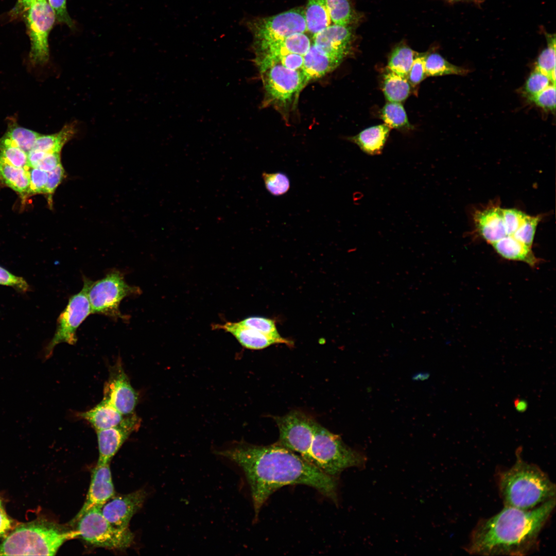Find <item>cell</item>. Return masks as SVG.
<instances>
[{
    "mask_svg": "<svg viewBox=\"0 0 556 556\" xmlns=\"http://www.w3.org/2000/svg\"><path fill=\"white\" fill-rule=\"evenodd\" d=\"M0 160L19 168H29L27 153L18 147L0 141Z\"/></svg>",
    "mask_w": 556,
    "mask_h": 556,
    "instance_id": "d590c367",
    "label": "cell"
},
{
    "mask_svg": "<svg viewBox=\"0 0 556 556\" xmlns=\"http://www.w3.org/2000/svg\"><path fill=\"white\" fill-rule=\"evenodd\" d=\"M0 285L9 286L22 291H27L29 286L21 277L15 276L0 266Z\"/></svg>",
    "mask_w": 556,
    "mask_h": 556,
    "instance_id": "7bdbcfd3",
    "label": "cell"
},
{
    "mask_svg": "<svg viewBox=\"0 0 556 556\" xmlns=\"http://www.w3.org/2000/svg\"><path fill=\"white\" fill-rule=\"evenodd\" d=\"M411 84L407 78L388 70L383 77L382 89L389 102H402L411 93Z\"/></svg>",
    "mask_w": 556,
    "mask_h": 556,
    "instance_id": "4316f807",
    "label": "cell"
},
{
    "mask_svg": "<svg viewBox=\"0 0 556 556\" xmlns=\"http://www.w3.org/2000/svg\"><path fill=\"white\" fill-rule=\"evenodd\" d=\"M514 406L516 410L519 412L525 411L527 407V403L521 399H515L514 402Z\"/></svg>",
    "mask_w": 556,
    "mask_h": 556,
    "instance_id": "681fc988",
    "label": "cell"
},
{
    "mask_svg": "<svg viewBox=\"0 0 556 556\" xmlns=\"http://www.w3.org/2000/svg\"><path fill=\"white\" fill-rule=\"evenodd\" d=\"M244 25L252 33L255 44L269 43L307 31L303 8L292 9L271 16L248 19L244 21Z\"/></svg>",
    "mask_w": 556,
    "mask_h": 556,
    "instance_id": "9c48e42d",
    "label": "cell"
},
{
    "mask_svg": "<svg viewBox=\"0 0 556 556\" xmlns=\"http://www.w3.org/2000/svg\"><path fill=\"white\" fill-rule=\"evenodd\" d=\"M58 22L65 24L69 27L74 26L73 20L67 11L66 0H48Z\"/></svg>",
    "mask_w": 556,
    "mask_h": 556,
    "instance_id": "ee69618b",
    "label": "cell"
},
{
    "mask_svg": "<svg viewBox=\"0 0 556 556\" xmlns=\"http://www.w3.org/2000/svg\"><path fill=\"white\" fill-rule=\"evenodd\" d=\"M546 46L537 56L535 68L547 75L555 84V34L544 32Z\"/></svg>",
    "mask_w": 556,
    "mask_h": 556,
    "instance_id": "4dcf8cb0",
    "label": "cell"
},
{
    "mask_svg": "<svg viewBox=\"0 0 556 556\" xmlns=\"http://www.w3.org/2000/svg\"><path fill=\"white\" fill-rule=\"evenodd\" d=\"M36 0H18L13 10V13L17 14L26 12Z\"/></svg>",
    "mask_w": 556,
    "mask_h": 556,
    "instance_id": "c3c4849f",
    "label": "cell"
},
{
    "mask_svg": "<svg viewBox=\"0 0 556 556\" xmlns=\"http://www.w3.org/2000/svg\"><path fill=\"white\" fill-rule=\"evenodd\" d=\"M214 327L230 333L243 346L251 350H261L274 344L280 343L278 340L246 326L239 322H228L222 325H215Z\"/></svg>",
    "mask_w": 556,
    "mask_h": 556,
    "instance_id": "ffe728a7",
    "label": "cell"
},
{
    "mask_svg": "<svg viewBox=\"0 0 556 556\" xmlns=\"http://www.w3.org/2000/svg\"><path fill=\"white\" fill-rule=\"evenodd\" d=\"M76 416L89 422L96 431L115 426L125 417L104 398L92 408L77 412Z\"/></svg>",
    "mask_w": 556,
    "mask_h": 556,
    "instance_id": "d6986e66",
    "label": "cell"
},
{
    "mask_svg": "<svg viewBox=\"0 0 556 556\" xmlns=\"http://www.w3.org/2000/svg\"><path fill=\"white\" fill-rule=\"evenodd\" d=\"M78 536L76 530L37 519L14 528L0 543V555H54L64 542Z\"/></svg>",
    "mask_w": 556,
    "mask_h": 556,
    "instance_id": "277c9868",
    "label": "cell"
},
{
    "mask_svg": "<svg viewBox=\"0 0 556 556\" xmlns=\"http://www.w3.org/2000/svg\"><path fill=\"white\" fill-rule=\"evenodd\" d=\"M426 56L416 54L415 57L408 75L407 80L413 86L421 82L426 77L425 67Z\"/></svg>",
    "mask_w": 556,
    "mask_h": 556,
    "instance_id": "ab89813d",
    "label": "cell"
},
{
    "mask_svg": "<svg viewBox=\"0 0 556 556\" xmlns=\"http://www.w3.org/2000/svg\"><path fill=\"white\" fill-rule=\"evenodd\" d=\"M40 134L11 123L0 141L19 147L28 153L32 148Z\"/></svg>",
    "mask_w": 556,
    "mask_h": 556,
    "instance_id": "83f0119b",
    "label": "cell"
},
{
    "mask_svg": "<svg viewBox=\"0 0 556 556\" xmlns=\"http://www.w3.org/2000/svg\"><path fill=\"white\" fill-rule=\"evenodd\" d=\"M82 289L70 298L68 303L57 320L55 334L46 349L49 356L54 348L60 343L74 345L77 341L76 331L81 324L92 314L87 291L90 280L83 277Z\"/></svg>",
    "mask_w": 556,
    "mask_h": 556,
    "instance_id": "8fae6325",
    "label": "cell"
},
{
    "mask_svg": "<svg viewBox=\"0 0 556 556\" xmlns=\"http://www.w3.org/2000/svg\"><path fill=\"white\" fill-rule=\"evenodd\" d=\"M140 289L127 284L121 272L113 270L103 278L90 281L87 291L92 313L101 314L115 319H126L119 305L126 297L138 294Z\"/></svg>",
    "mask_w": 556,
    "mask_h": 556,
    "instance_id": "8992f818",
    "label": "cell"
},
{
    "mask_svg": "<svg viewBox=\"0 0 556 556\" xmlns=\"http://www.w3.org/2000/svg\"><path fill=\"white\" fill-rule=\"evenodd\" d=\"M140 423V419L134 413L125 416L115 426L96 431L99 451L97 463H109L130 435L139 428Z\"/></svg>",
    "mask_w": 556,
    "mask_h": 556,
    "instance_id": "5bb4252c",
    "label": "cell"
},
{
    "mask_svg": "<svg viewBox=\"0 0 556 556\" xmlns=\"http://www.w3.org/2000/svg\"><path fill=\"white\" fill-rule=\"evenodd\" d=\"M262 177L267 190L274 196H282L290 188V179L283 172L268 173L264 171Z\"/></svg>",
    "mask_w": 556,
    "mask_h": 556,
    "instance_id": "e575fe53",
    "label": "cell"
},
{
    "mask_svg": "<svg viewBox=\"0 0 556 556\" xmlns=\"http://www.w3.org/2000/svg\"><path fill=\"white\" fill-rule=\"evenodd\" d=\"M65 177V170L61 164L48 172L47 181L44 194L48 195L49 203H52L51 200L52 196Z\"/></svg>",
    "mask_w": 556,
    "mask_h": 556,
    "instance_id": "b9f144b4",
    "label": "cell"
},
{
    "mask_svg": "<svg viewBox=\"0 0 556 556\" xmlns=\"http://www.w3.org/2000/svg\"><path fill=\"white\" fill-rule=\"evenodd\" d=\"M555 498L529 510L505 506L495 515L480 520L465 550L480 555H524L533 551L551 516Z\"/></svg>",
    "mask_w": 556,
    "mask_h": 556,
    "instance_id": "7a4b0ae2",
    "label": "cell"
},
{
    "mask_svg": "<svg viewBox=\"0 0 556 556\" xmlns=\"http://www.w3.org/2000/svg\"><path fill=\"white\" fill-rule=\"evenodd\" d=\"M494 250L506 259L525 263L532 267L540 263L532 248L519 242L513 236L505 237L491 245Z\"/></svg>",
    "mask_w": 556,
    "mask_h": 556,
    "instance_id": "44dd1931",
    "label": "cell"
},
{
    "mask_svg": "<svg viewBox=\"0 0 556 556\" xmlns=\"http://www.w3.org/2000/svg\"><path fill=\"white\" fill-rule=\"evenodd\" d=\"M46 152L31 149L28 153V162L30 167L36 168L38 164L42 160L46 154Z\"/></svg>",
    "mask_w": 556,
    "mask_h": 556,
    "instance_id": "7dc6e473",
    "label": "cell"
},
{
    "mask_svg": "<svg viewBox=\"0 0 556 556\" xmlns=\"http://www.w3.org/2000/svg\"><path fill=\"white\" fill-rule=\"evenodd\" d=\"M0 508H3V506H2V502H1V499H0Z\"/></svg>",
    "mask_w": 556,
    "mask_h": 556,
    "instance_id": "f5cc1de1",
    "label": "cell"
},
{
    "mask_svg": "<svg viewBox=\"0 0 556 556\" xmlns=\"http://www.w3.org/2000/svg\"><path fill=\"white\" fill-rule=\"evenodd\" d=\"M261 55L266 56L271 62L280 63L287 68L303 70V56L291 53L280 56H273L267 54Z\"/></svg>",
    "mask_w": 556,
    "mask_h": 556,
    "instance_id": "60d3db41",
    "label": "cell"
},
{
    "mask_svg": "<svg viewBox=\"0 0 556 556\" xmlns=\"http://www.w3.org/2000/svg\"><path fill=\"white\" fill-rule=\"evenodd\" d=\"M353 36L351 25H330L313 36V44L341 63L350 51Z\"/></svg>",
    "mask_w": 556,
    "mask_h": 556,
    "instance_id": "e0dca14e",
    "label": "cell"
},
{
    "mask_svg": "<svg viewBox=\"0 0 556 556\" xmlns=\"http://www.w3.org/2000/svg\"><path fill=\"white\" fill-rule=\"evenodd\" d=\"M101 507H94L74 524L80 537L94 546L110 549H123L132 543L134 535L127 529L116 527L102 514Z\"/></svg>",
    "mask_w": 556,
    "mask_h": 556,
    "instance_id": "52a82bcc",
    "label": "cell"
},
{
    "mask_svg": "<svg viewBox=\"0 0 556 556\" xmlns=\"http://www.w3.org/2000/svg\"><path fill=\"white\" fill-rule=\"evenodd\" d=\"M498 489L505 506L522 510L555 498V485L547 474L519 456L510 468L499 474Z\"/></svg>",
    "mask_w": 556,
    "mask_h": 556,
    "instance_id": "3957f363",
    "label": "cell"
},
{
    "mask_svg": "<svg viewBox=\"0 0 556 556\" xmlns=\"http://www.w3.org/2000/svg\"><path fill=\"white\" fill-rule=\"evenodd\" d=\"M390 128L385 124L374 126L361 131L349 140L356 144L364 153L378 155L381 153L387 140Z\"/></svg>",
    "mask_w": 556,
    "mask_h": 556,
    "instance_id": "603a6c76",
    "label": "cell"
},
{
    "mask_svg": "<svg viewBox=\"0 0 556 556\" xmlns=\"http://www.w3.org/2000/svg\"><path fill=\"white\" fill-rule=\"evenodd\" d=\"M327 10L334 24L351 25L357 16L351 0H326Z\"/></svg>",
    "mask_w": 556,
    "mask_h": 556,
    "instance_id": "1f68e13d",
    "label": "cell"
},
{
    "mask_svg": "<svg viewBox=\"0 0 556 556\" xmlns=\"http://www.w3.org/2000/svg\"><path fill=\"white\" fill-rule=\"evenodd\" d=\"M305 460L327 475L337 478L348 468H364L367 458L317 422Z\"/></svg>",
    "mask_w": 556,
    "mask_h": 556,
    "instance_id": "5b68a950",
    "label": "cell"
},
{
    "mask_svg": "<svg viewBox=\"0 0 556 556\" xmlns=\"http://www.w3.org/2000/svg\"><path fill=\"white\" fill-rule=\"evenodd\" d=\"M74 124L65 125L57 133L42 135L37 138L32 149L46 153H61L64 146L72 140L76 133Z\"/></svg>",
    "mask_w": 556,
    "mask_h": 556,
    "instance_id": "d4e9b609",
    "label": "cell"
},
{
    "mask_svg": "<svg viewBox=\"0 0 556 556\" xmlns=\"http://www.w3.org/2000/svg\"><path fill=\"white\" fill-rule=\"evenodd\" d=\"M147 495L143 489L127 494L114 495L102 506V514L113 526L127 529L131 518L142 507Z\"/></svg>",
    "mask_w": 556,
    "mask_h": 556,
    "instance_id": "9a60e30c",
    "label": "cell"
},
{
    "mask_svg": "<svg viewBox=\"0 0 556 556\" xmlns=\"http://www.w3.org/2000/svg\"><path fill=\"white\" fill-rule=\"evenodd\" d=\"M466 1H472V2H478V1H480V0H466Z\"/></svg>",
    "mask_w": 556,
    "mask_h": 556,
    "instance_id": "816d5d0a",
    "label": "cell"
},
{
    "mask_svg": "<svg viewBox=\"0 0 556 556\" xmlns=\"http://www.w3.org/2000/svg\"><path fill=\"white\" fill-rule=\"evenodd\" d=\"M215 453L242 470L250 489L254 522L269 497L288 485L311 486L338 503L337 478L327 475L276 442L263 446L241 442Z\"/></svg>",
    "mask_w": 556,
    "mask_h": 556,
    "instance_id": "6da1fadb",
    "label": "cell"
},
{
    "mask_svg": "<svg viewBox=\"0 0 556 556\" xmlns=\"http://www.w3.org/2000/svg\"><path fill=\"white\" fill-rule=\"evenodd\" d=\"M114 495L115 490L109 463H97L92 472L91 482L84 503L70 524L74 525L91 508L102 507Z\"/></svg>",
    "mask_w": 556,
    "mask_h": 556,
    "instance_id": "2e32d148",
    "label": "cell"
},
{
    "mask_svg": "<svg viewBox=\"0 0 556 556\" xmlns=\"http://www.w3.org/2000/svg\"><path fill=\"white\" fill-rule=\"evenodd\" d=\"M311 45L309 37L305 33L291 34L281 40L267 44H253L255 54L280 56L288 54L304 56Z\"/></svg>",
    "mask_w": 556,
    "mask_h": 556,
    "instance_id": "ac0fdd59",
    "label": "cell"
},
{
    "mask_svg": "<svg viewBox=\"0 0 556 556\" xmlns=\"http://www.w3.org/2000/svg\"><path fill=\"white\" fill-rule=\"evenodd\" d=\"M28 170L30 179V194H44L48 172L34 167H30Z\"/></svg>",
    "mask_w": 556,
    "mask_h": 556,
    "instance_id": "f35d334b",
    "label": "cell"
},
{
    "mask_svg": "<svg viewBox=\"0 0 556 556\" xmlns=\"http://www.w3.org/2000/svg\"><path fill=\"white\" fill-rule=\"evenodd\" d=\"M0 180L22 197L30 194L29 175L27 169L15 167L0 160Z\"/></svg>",
    "mask_w": 556,
    "mask_h": 556,
    "instance_id": "cb8c5ba5",
    "label": "cell"
},
{
    "mask_svg": "<svg viewBox=\"0 0 556 556\" xmlns=\"http://www.w3.org/2000/svg\"><path fill=\"white\" fill-rule=\"evenodd\" d=\"M382 120L390 128L411 129L406 111L400 102H388L381 111Z\"/></svg>",
    "mask_w": 556,
    "mask_h": 556,
    "instance_id": "d6a6232c",
    "label": "cell"
},
{
    "mask_svg": "<svg viewBox=\"0 0 556 556\" xmlns=\"http://www.w3.org/2000/svg\"><path fill=\"white\" fill-rule=\"evenodd\" d=\"M303 57V71L308 81L322 77L341 63L314 44Z\"/></svg>",
    "mask_w": 556,
    "mask_h": 556,
    "instance_id": "7402d4cb",
    "label": "cell"
},
{
    "mask_svg": "<svg viewBox=\"0 0 556 556\" xmlns=\"http://www.w3.org/2000/svg\"><path fill=\"white\" fill-rule=\"evenodd\" d=\"M528 100L546 111L554 112L555 85L551 84L537 95L529 98Z\"/></svg>",
    "mask_w": 556,
    "mask_h": 556,
    "instance_id": "74e56055",
    "label": "cell"
},
{
    "mask_svg": "<svg viewBox=\"0 0 556 556\" xmlns=\"http://www.w3.org/2000/svg\"><path fill=\"white\" fill-rule=\"evenodd\" d=\"M425 72L427 76H439L447 75H465L468 70L451 64L438 53H433L426 56Z\"/></svg>",
    "mask_w": 556,
    "mask_h": 556,
    "instance_id": "f546056e",
    "label": "cell"
},
{
    "mask_svg": "<svg viewBox=\"0 0 556 556\" xmlns=\"http://www.w3.org/2000/svg\"><path fill=\"white\" fill-rule=\"evenodd\" d=\"M304 9L307 30L313 36L331 25L326 0H307Z\"/></svg>",
    "mask_w": 556,
    "mask_h": 556,
    "instance_id": "484cf974",
    "label": "cell"
},
{
    "mask_svg": "<svg viewBox=\"0 0 556 556\" xmlns=\"http://www.w3.org/2000/svg\"><path fill=\"white\" fill-rule=\"evenodd\" d=\"M242 325L254 329L269 337L278 340L280 343L292 346L293 342L282 337L278 332L274 320L259 316L247 317L239 322Z\"/></svg>",
    "mask_w": 556,
    "mask_h": 556,
    "instance_id": "836d02e7",
    "label": "cell"
},
{
    "mask_svg": "<svg viewBox=\"0 0 556 556\" xmlns=\"http://www.w3.org/2000/svg\"><path fill=\"white\" fill-rule=\"evenodd\" d=\"M56 19L47 0H36L26 12L30 41L29 60L33 65L44 64L49 59L48 38Z\"/></svg>",
    "mask_w": 556,
    "mask_h": 556,
    "instance_id": "30bf717a",
    "label": "cell"
},
{
    "mask_svg": "<svg viewBox=\"0 0 556 556\" xmlns=\"http://www.w3.org/2000/svg\"><path fill=\"white\" fill-rule=\"evenodd\" d=\"M552 84L549 77L535 68L529 75L522 89L523 95L528 99Z\"/></svg>",
    "mask_w": 556,
    "mask_h": 556,
    "instance_id": "8d00e7d4",
    "label": "cell"
},
{
    "mask_svg": "<svg viewBox=\"0 0 556 556\" xmlns=\"http://www.w3.org/2000/svg\"><path fill=\"white\" fill-rule=\"evenodd\" d=\"M60 164H61L60 153H47L36 168L48 172Z\"/></svg>",
    "mask_w": 556,
    "mask_h": 556,
    "instance_id": "f6af8a7d",
    "label": "cell"
},
{
    "mask_svg": "<svg viewBox=\"0 0 556 556\" xmlns=\"http://www.w3.org/2000/svg\"><path fill=\"white\" fill-rule=\"evenodd\" d=\"M279 429L277 444L297 453L305 460L317 421L303 412L295 410L274 418Z\"/></svg>",
    "mask_w": 556,
    "mask_h": 556,
    "instance_id": "7c38bea8",
    "label": "cell"
},
{
    "mask_svg": "<svg viewBox=\"0 0 556 556\" xmlns=\"http://www.w3.org/2000/svg\"><path fill=\"white\" fill-rule=\"evenodd\" d=\"M446 1H448L449 2L454 3V2H458V1H459L460 0H446Z\"/></svg>",
    "mask_w": 556,
    "mask_h": 556,
    "instance_id": "f907efd6",
    "label": "cell"
},
{
    "mask_svg": "<svg viewBox=\"0 0 556 556\" xmlns=\"http://www.w3.org/2000/svg\"><path fill=\"white\" fill-rule=\"evenodd\" d=\"M415 56V53L409 46L399 45L391 52L388 59V70L407 79Z\"/></svg>",
    "mask_w": 556,
    "mask_h": 556,
    "instance_id": "f1b7e54d",
    "label": "cell"
},
{
    "mask_svg": "<svg viewBox=\"0 0 556 556\" xmlns=\"http://www.w3.org/2000/svg\"><path fill=\"white\" fill-rule=\"evenodd\" d=\"M12 520L8 516L3 508H0V538L12 528Z\"/></svg>",
    "mask_w": 556,
    "mask_h": 556,
    "instance_id": "bcb514c9",
    "label": "cell"
},
{
    "mask_svg": "<svg viewBox=\"0 0 556 556\" xmlns=\"http://www.w3.org/2000/svg\"><path fill=\"white\" fill-rule=\"evenodd\" d=\"M268 103L287 106L308 82L303 70L287 68L279 63L269 62L258 66Z\"/></svg>",
    "mask_w": 556,
    "mask_h": 556,
    "instance_id": "ba28073f",
    "label": "cell"
},
{
    "mask_svg": "<svg viewBox=\"0 0 556 556\" xmlns=\"http://www.w3.org/2000/svg\"><path fill=\"white\" fill-rule=\"evenodd\" d=\"M103 398L107 400L123 415L135 413L138 394L132 386L120 359L109 370L103 388Z\"/></svg>",
    "mask_w": 556,
    "mask_h": 556,
    "instance_id": "4fadbf2b",
    "label": "cell"
}]
</instances>
